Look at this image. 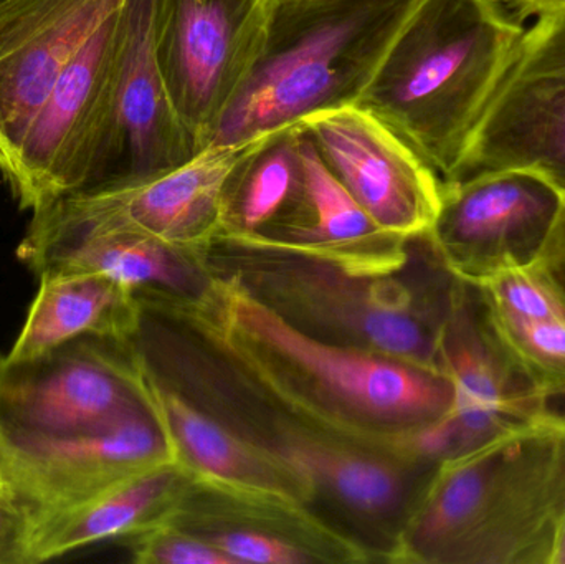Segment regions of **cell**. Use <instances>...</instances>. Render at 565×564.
Returning a JSON list of instances; mask_svg holds the SVG:
<instances>
[{"label":"cell","instance_id":"obj_1","mask_svg":"<svg viewBox=\"0 0 565 564\" xmlns=\"http://www.w3.org/2000/svg\"><path fill=\"white\" fill-rule=\"evenodd\" d=\"M136 297L295 423L361 449L434 462L425 434L455 401L444 371L312 337L234 274L207 272L194 294L142 288Z\"/></svg>","mask_w":565,"mask_h":564},{"label":"cell","instance_id":"obj_2","mask_svg":"<svg viewBox=\"0 0 565 564\" xmlns=\"http://www.w3.org/2000/svg\"><path fill=\"white\" fill-rule=\"evenodd\" d=\"M564 517L565 423L553 414L438 464L384 562L551 564Z\"/></svg>","mask_w":565,"mask_h":564},{"label":"cell","instance_id":"obj_3","mask_svg":"<svg viewBox=\"0 0 565 564\" xmlns=\"http://www.w3.org/2000/svg\"><path fill=\"white\" fill-rule=\"evenodd\" d=\"M524 30L501 0H417L354 105L454 179Z\"/></svg>","mask_w":565,"mask_h":564},{"label":"cell","instance_id":"obj_4","mask_svg":"<svg viewBox=\"0 0 565 564\" xmlns=\"http://www.w3.org/2000/svg\"><path fill=\"white\" fill-rule=\"evenodd\" d=\"M202 267L234 274L299 330L345 347L440 371L438 340L460 278L438 258L424 284L365 277L302 255L212 244Z\"/></svg>","mask_w":565,"mask_h":564},{"label":"cell","instance_id":"obj_5","mask_svg":"<svg viewBox=\"0 0 565 564\" xmlns=\"http://www.w3.org/2000/svg\"><path fill=\"white\" fill-rule=\"evenodd\" d=\"M417 0H271L264 46L211 146L354 105Z\"/></svg>","mask_w":565,"mask_h":564},{"label":"cell","instance_id":"obj_6","mask_svg":"<svg viewBox=\"0 0 565 564\" xmlns=\"http://www.w3.org/2000/svg\"><path fill=\"white\" fill-rule=\"evenodd\" d=\"M125 2L70 60L30 123L6 178L20 209L33 214L92 185L111 116Z\"/></svg>","mask_w":565,"mask_h":564},{"label":"cell","instance_id":"obj_7","mask_svg":"<svg viewBox=\"0 0 565 564\" xmlns=\"http://www.w3.org/2000/svg\"><path fill=\"white\" fill-rule=\"evenodd\" d=\"M565 214V191L531 169L441 179L440 207L427 234L445 267L471 285L536 267Z\"/></svg>","mask_w":565,"mask_h":564},{"label":"cell","instance_id":"obj_8","mask_svg":"<svg viewBox=\"0 0 565 564\" xmlns=\"http://www.w3.org/2000/svg\"><path fill=\"white\" fill-rule=\"evenodd\" d=\"M250 146H209L172 171L66 195L33 212L26 228L131 232L202 265L222 228L228 175Z\"/></svg>","mask_w":565,"mask_h":564},{"label":"cell","instance_id":"obj_9","mask_svg":"<svg viewBox=\"0 0 565 564\" xmlns=\"http://www.w3.org/2000/svg\"><path fill=\"white\" fill-rule=\"evenodd\" d=\"M271 0H158L154 52L166 88L199 149L250 76Z\"/></svg>","mask_w":565,"mask_h":564},{"label":"cell","instance_id":"obj_10","mask_svg":"<svg viewBox=\"0 0 565 564\" xmlns=\"http://www.w3.org/2000/svg\"><path fill=\"white\" fill-rule=\"evenodd\" d=\"M437 363L454 384L455 401L450 416L425 437L435 462L557 414L501 340L477 285L460 280L438 340Z\"/></svg>","mask_w":565,"mask_h":564},{"label":"cell","instance_id":"obj_11","mask_svg":"<svg viewBox=\"0 0 565 564\" xmlns=\"http://www.w3.org/2000/svg\"><path fill=\"white\" fill-rule=\"evenodd\" d=\"M145 413L126 341L82 337L30 360L0 358V443L92 433Z\"/></svg>","mask_w":565,"mask_h":564},{"label":"cell","instance_id":"obj_12","mask_svg":"<svg viewBox=\"0 0 565 564\" xmlns=\"http://www.w3.org/2000/svg\"><path fill=\"white\" fill-rule=\"evenodd\" d=\"M513 168L565 191V7L524 30L454 179Z\"/></svg>","mask_w":565,"mask_h":564},{"label":"cell","instance_id":"obj_13","mask_svg":"<svg viewBox=\"0 0 565 564\" xmlns=\"http://www.w3.org/2000/svg\"><path fill=\"white\" fill-rule=\"evenodd\" d=\"M128 376L168 446L172 466L192 486L245 499L309 507L315 480L298 466L199 406L159 376L129 341Z\"/></svg>","mask_w":565,"mask_h":564},{"label":"cell","instance_id":"obj_14","mask_svg":"<svg viewBox=\"0 0 565 564\" xmlns=\"http://www.w3.org/2000/svg\"><path fill=\"white\" fill-rule=\"evenodd\" d=\"M329 171L391 234L415 241L430 232L441 178L384 121L355 105L299 121Z\"/></svg>","mask_w":565,"mask_h":564},{"label":"cell","instance_id":"obj_15","mask_svg":"<svg viewBox=\"0 0 565 564\" xmlns=\"http://www.w3.org/2000/svg\"><path fill=\"white\" fill-rule=\"evenodd\" d=\"M3 479L30 525L132 477L172 464L148 413L116 426L52 439L0 443Z\"/></svg>","mask_w":565,"mask_h":564},{"label":"cell","instance_id":"obj_16","mask_svg":"<svg viewBox=\"0 0 565 564\" xmlns=\"http://www.w3.org/2000/svg\"><path fill=\"white\" fill-rule=\"evenodd\" d=\"M156 2H125V39L111 116L88 189L142 181L172 171L201 152L172 105L156 60Z\"/></svg>","mask_w":565,"mask_h":564},{"label":"cell","instance_id":"obj_17","mask_svg":"<svg viewBox=\"0 0 565 564\" xmlns=\"http://www.w3.org/2000/svg\"><path fill=\"white\" fill-rule=\"evenodd\" d=\"M159 522L194 533L232 564L381 562L369 543L329 525L309 507L227 496L189 482Z\"/></svg>","mask_w":565,"mask_h":564},{"label":"cell","instance_id":"obj_18","mask_svg":"<svg viewBox=\"0 0 565 564\" xmlns=\"http://www.w3.org/2000/svg\"><path fill=\"white\" fill-rule=\"evenodd\" d=\"M125 0H6L0 6V171L83 43Z\"/></svg>","mask_w":565,"mask_h":564},{"label":"cell","instance_id":"obj_19","mask_svg":"<svg viewBox=\"0 0 565 564\" xmlns=\"http://www.w3.org/2000/svg\"><path fill=\"white\" fill-rule=\"evenodd\" d=\"M302 135L306 209L301 222L275 238L218 235L214 244L302 255L365 277L402 274L411 264L414 241L382 228L329 171L305 129Z\"/></svg>","mask_w":565,"mask_h":564},{"label":"cell","instance_id":"obj_20","mask_svg":"<svg viewBox=\"0 0 565 564\" xmlns=\"http://www.w3.org/2000/svg\"><path fill=\"white\" fill-rule=\"evenodd\" d=\"M17 257L39 277L46 270L88 272L129 290L194 294L207 272L161 242L125 231L35 232L26 228Z\"/></svg>","mask_w":565,"mask_h":564},{"label":"cell","instance_id":"obj_21","mask_svg":"<svg viewBox=\"0 0 565 564\" xmlns=\"http://www.w3.org/2000/svg\"><path fill=\"white\" fill-rule=\"evenodd\" d=\"M7 360L40 357L82 337L128 341L138 328L136 291L88 272L46 270Z\"/></svg>","mask_w":565,"mask_h":564},{"label":"cell","instance_id":"obj_22","mask_svg":"<svg viewBox=\"0 0 565 564\" xmlns=\"http://www.w3.org/2000/svg\"><path fill=\"white\" fill-rule=\"evenodd\" d=\"M188 486L172 464L132 477L85 502L43 517L30 529L26 564L121 540L158 523Z\"/></svg>","mask_w":565,"mask_h":564},{"label":"cell","instance_id":"obj_23","mask_svg":"<svg viewBox=\"0 0 565 564\" xmlns=\"http://www.w3.org/2000/svg\"><path fill=\"white\" fill-rule=\"evenodd\" d=\"M302 138L298 123L252 142L225 184L218 235L274 238L301 222L306 209Z\"/></svg>","mask_w":565,"mask_h":564},{"label":"cell","instance_id":"obj_24","mask_svg":"<svg viewBox=\"0 0 565 564\" xmlns=\"http://www.w3.org/2000/svg\"><path fill=\"white\" fill-rule=\"evenodd\" d=\"M484 301V300H483ZM487 305V304H484ZM488 315L514 360L550 401H565V305L543 313Z\"/></svg>","mask_w":565,"mask_h":564},{"label":"cell","instance_id":"obj_25","mask_svg":"<svg viewBox=\"0 0 565 564\" xmlns=\"http://www.w3.org/2000/svg\"><path fill=\"white\" fill-rule=\"evenodd\" d=\"M119 543L136 564H232L205 540L168 523H156Z\"/></svg>","mask_w":565,"mask_h":564},{"label":"cell","instance_id":"obj_26","mask_svg":"<svg viewBox=\"0 0 565 564\" xmlns=\"http://www.w3.org/2000/svg\"><path fill=\"white\" fill-rule=\"evenodd\" d=\"M30 520L15 506H0V564H26Z\"/></svg>","mask_w":565,"mask_h":564},{"label":"cell","instance_id":"obj_27","mask_svg":"<svg viewBox=\"0 0 565 564\" xmlns=\"http://www.w3.org/2000/svg\"><path fill=\"white\" fill-rule=\"evenodd\" d=\"M541 265L565 298V214Z\"/></svg>","mask_w":565,"mask_h":564},{"label":"cell","instance_id":"obj_28","mask_svg":"<svg viewBox=\"0 0 565 564\" xmlns=\"http://www.w3.org/2000/svg\"><path fill=\"white\" fill-rule=\"evenodd\" d=\"M518 20L537 17L551 10L564 9L565 0H501Z\"/></svg>","mask_w":565,"mask_h":564},{"label":"cell","instance_id":"obj_29","mask_svg":"<svg viewBox=\"0 0 565 564\" xmlns=\"http://www.w3.org/2000/svg\"><path fill=\"white\" fill-rule=\"evenodd\" d=\"M551 564H565V517L557 533L556 546H554Z\"/></svg>","mask_w":565,"mask_h":564},{"label":"cell","instance_id":"obj_30","mask_svg":"<svg viewBox=\"0 0 565 564\" xmlns=\"http://www.w3.org/2000/svg\"><path fill=\"white\" fill-rule=\"evenodd\" d=\"M0 506H13L12 492L2 472H0Z\"/></svg>","mask_w":565,"mask_h":564},{"label":"cell","instance_id":"obj_31","mask_svg":"<svg viewBox=\"0 0 565 564\" xmlns=\"http://www.w3.org/2000/svg\"><path fill=\"white\" fill-rule=\"evenodd\" d=\"M3 466V456H2V447H0V469H2Z\"/></svg>","mask_w":565,"mask_h":564},{"label":"cell","instance_id":"obj_32","mask_svg":"<svg viewBox=\"0 0 565 564\" xmlns=\"http://www.w3.org/2000/svg\"><path fill=\"white\" fill-rule=\"evenodd\" d=\"M564 406H565V401H564ZM561 417H563L564 419V423H565V407H564V411H561Z\"/></svg>","mask_w":565,"mask_h":564},{"label":"cell","instance_id":"obj_33","mask_svg":"<svg viewBox=\"0 0 565 564\" xmlns=\"http://www.w3.org/2000/svg\"><path fill=\"white\" fill-rule=\"evenodd\" d=\"M3 2H6V0H0V6H2Z\"/></svg>","mask_w":565,"mask_h":564}]
</instances>
